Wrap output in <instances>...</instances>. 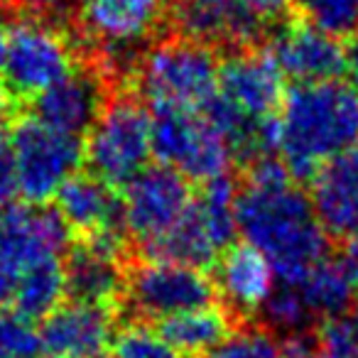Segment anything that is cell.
I'll return each mask as SVG.
<instances>
[{
    "instance_id": "6da1fadb",
    "label": "cell",
    "mask_w": 358,
    "mask_h": 358,
    "mask_svg": "<svg viewBox=\"0 0 358 358\" xmlns=\"http://www.w3.org/2000/svg\"><path fill=\"white\" fill-rule=\"evenodd\" d=\"M236 224L245 243L268 258L275 278L297 285L319 260L327 258L329 236L312 201L292 185L248 187L236 194Z\"/></svg>"
},
{
    "instance_id": "7a4b0ae2",
    "label": "cell",
    "mask_w": 358,
    "mask_h": 358,
    "mask_svg": "<svg viewBox=\"0 0 358 358\" xmlns=\"http://www.w3.org/2000/svg\"><path fill=\"white\" fill-rule=\"evenodd\" d=\"M278 130L292 179L309 182L324 162L358 145V89L338 79L292 86L280 106Z\"/></svg>"
},
{
    "instance_id": "3957f363",
    "label": "cell",
    "mask_w": 358,
    "mask_h": 358,
    "mask_svg": "<svg viewBox=\"0 0 358 358\" xmlns=\"http://www.w3.org/2000/svg\"><path fill=\"white\" fill-rule=\"evenodd\" d=\"M135 86L152 106L199 113L219 94V59L214 50L187 37L159 40L140 55Z\"/></svg>"
},
{
    "instance_id": "277c9868",
    "label": "cell",
    "mask_w": 358,
    "mask_h": 358,
    "mask_svg": "<svg viewBox=\"0 0 358 358\" xmlns=\"http://www.w3.org/2000/svg\"><path fill=\"white\" fill-rule=\"evenodd\" d=\"M152 155V118L143 101L120 94L108 99L89 130L84 157L91 174L113 189H123L145 169Z\"/></svg>"
},
{
    "instance_id": "5b68a950",
    "label": "cell",
    "mask_w": 358,
    "mask_h": 358,
    "mask_svg": "<svg viewBox=\"0 0 358 358\" xmlns=\"http://www.w3.org/2000/svg\"><path fill=\"white\" fill-rule=\"evenodd\" d=\"M74 69V42L45 15L25 13L8 25V55L3 74L13 99H37Z\"/></svg>"
},
{
    "instance_id": "8992f818",
    "label": "cell",
    "mask_w": 358,
    "mask_h": 358,
    "mask_svg": "<svg viewBox=\"0 0 358 358\" xmlns=\"http://www.w3.org/2000/svg\"><path fill=\"white\" fill-rule=\"evenodd\" d=\"M152 155L164 167L177 169L189 182L206 185L229 177L234 152L229 143L196 110L155 106Z\"/></svg>"
},
{
    "instance_id": "52a82bcc",
    "label": "cell",
    "mask_w": 358,
    "mask_h": 358,
    "mask_svg": "<svg viewBox=\"0 0 358 358\" xmlns=\"http://www.w3.org/2000/svg\"><path fill=\"white\" fill-rule=\"evenodd\" d=\"M10 148L15 187L27 204H47L84 162L81 138L47 128L32 115L15 123Z\"/></svg>"
},
{
    "instance_id": "ba28073f",
    "label": "cell",
    "mask_w": 358,
    "mask_h": 358,
    "mask_svg": "<svg viewBox=\"0 0 358 358\" xmlns=\"http://www.w3.org/2000/svg\"><path fill=\"white\" fill-rule=\"evenodd\" d=\"M216 297L214 282L201 270L162 260L133 258L125 278V292L118 312L133 322L167 319L189 309L211 307Z\"/></svg>"
},
{
    "instance_id": "9c48e42d",
    "label": "cell",
    "mask_w": 358,
    "mask_h": 358,
    "mask_svg": "<svg viewBox=\"0 0 358 358\" xmlns=\"http://www.w3.org/2000/svg\"><path fill=\"white\" fill-rule=\"evenodd\" d=\"M164 17V0H79L84 35L103 47L101 71L128 74L140 62L138 45L157 32Z\"/></svg>"
},
{
    "instance_id": "30bf717a",
    "label": "cell",
    "mask_w": 358,
    "mask_h": 358,
    "mask_svg": "<svg viewBox=\"0 0 358 358\" xmlns=\"http://www.w3.org/2000/svg\"><path fill=\"white\" fill-rule=\"evenodd\" d=\"M189 179L172 167H145L123 187V221L138 245L164 236L192 204Z\"/></svg>"
},
{
    "instance_id": "8fae6325",
    "label": "cell",
    "mask_w": 358,
    "mask_h": 358,
    "mask_svg": "<svg viewBox=\"0 0 358 358\" xmlns=\"http://www.w3.org/2000/svg\"><path fill=\"white\" fill-rule=\"evenodd\" d=\"M69 236L52 206L8 204L0 209V265L20 278L32 265L59 258L69 248Z\"/></svg>"
},
{
    "instance_id": "7c38bea8",
    "label": "cell",
    "mask_w": 358,
    "mask_h": 358,
    "mask_svg": "<svg viewBox=\"0 0 358 358\" xmlns=\"http://www.w3.org/2000/svg\"><path fill=\"white\" fill-rule=\"evenodd\" d=\"M172 17L179 37L211 50H253L268 30V25L248 10L243 0H179Z\"/></svg>"
},
{
    "instance_id": "4fadbf2b",
    "label": "cell",
    "mask_w": 358,
    "mask_h": 358,
    "mask_svg": "<svg viewBox=\"0 0 358 358\" xmlns=\"http://www.w3.org/2000/svg\"><path fill=\"white\" fill-rule=\"evenodd\" d=\"M108 103V79L101 69L76 66L71 74L32 99V118L66 135H89Z\"/></svg>"
},
{
    "instance_id": "5bb4252c",
    "label": "cell",
    "mask_w": 358,
    "mask_h": 358,
    "mask_svg": "<svg viewBox=\"0 0 358 358\" xmlns=\"http://www.w3.org/2000/svg\"><path fill=\"white\" fill-rule=\"evenodd\" d=\"M285 74L270 52L238 50L219 62V96L248 118H273L285 101Z\"/></svg>"
},
{
    "instance_id": "9a60e30c",
    "label": "cell",
    "mask_w": 358,
    "mask_h": 358,
    "mask_svg": "<svg viewBox=\"0 0 358 358\" xmlns=\"http://www.w3.org/2000/svg\"><path fill=\"white\" fill-rule=\"evenodd\" d=\"M270 57L297 84L331 81L343 74V45L309 20L280 27L270 42Z\"/></svg>"
},
{
    "instance_id": "2e32d148",
    "label": "cell",
    "mask_w": 358,
    "mask_h": 358,
    "mask_svg": "<svg viewBox=\"0 0 358 358\" xmlns=\"http://www.w3.org/2000/svg\"><path fill=\"white\" fill-rule=\"evenodd\" d=\"M214 289L226 302V309L243 327L253 314H260L275 289V273L268 258L250 243H231L216 258Z\"/></svg>"
},
{
    "instance_id": "e0dca14e",
    "label": "cell",
    "mask_w": 358,
    "mask_h": 358,
    "mask_svg": "<svg viewBox=\"0 0 358 358\" xmlns=\"http://www.w3.org/2000/svg\"><path fill=\"white\" fill-rule=\"evenodd\" d=\"M115 312L91 304H59L42 319V351L50 358H99L113 341Z\"/></svg>"
},
{
    "instance_id": "ac0fdd59",
    "label": "cell",
    "mask_w": 358,
    "mask_h": 358,
    "mask_svg": "<svg viewBox=\"0 0 358 358\" xmlns=\"http://www.w3.org/2000/svg\"><path fill=\"white\" fill-rule=\"evenodd\" d=\"M312 206L329 238L358 236V145L336 155L314 172Z\"/></svg>"
},
{
    "instance_id": "d6986e66",
    "label": "cell",
    "mask_w": 358,
    "mask_h": 358,
    "mask_svg": "<svg viewBox=\"0 0 358 358\" xmlns=\"http://www.w3.org/2000/svg\"><path fill=\"white\" fill-rule=\"evenodd\" d=\"M128 278V260L110 255L81 241L69 250L64 265V287L69 302L106 307L118 312Z\"/></svg>"
},
{
    "instance_id": "ffe728a7",
    "label": "cell",
    "mask_w": 358,
    "mask_h": 358,
    "mask_svg": "<svg viewBox=\"0 0 358 358\" xmlns=\"http://www.w3.org/2000/svg\"><path fill=\"white\" fill-rule=\"evenodd\" d=\"M59 216L66 229L81 241L106 231H125L123 204L113 187L101 182L96 174H74L55 194ZM128 234V231H125Z\"/></svg>"
},
{
    "instance_id": "44dd1931",
    "label": "cell",
    "mask_w": 358,
    "mask_h": 358,
    "mask_svg": "<svg viewBox=\"0 0 358 358\" xmlns=\"http://www.w3.org/2000/svg\"><path fill=\"white\" fill-rule=\"evenodd\" d=\"M243 329L226 307H201L172 314L157 322V334L179 353L189 358H204L219 348L226 338Z\"/></svg>"
},
{
    "instance_id": "7402d4cb",
    "label": "cell",
    "mask_w": 358,
    "mask_h": 358,
    "mask_svg": "<svg viewBox=\"0 0 358 358\" xmlns=\"http://www.w3.org/2000/svg\"><path fill=\"white\" fill-rule=\"evenodd\" d=\"M299 289L312 319L341 314L358 304V285L343 258H324L299 280Z\"/></svg>"
},
{
    "instance_id": "603a6c76",
    "label": "cell",
    "mask_w": 358,
    "mask_h": 358,
    "mask_svg": "<svg viewBox=\"0 0 358 358\" xmlns=\"http://www.w3.org/2000/svg\"><path fill=\"white\" fill-rule=\"evenodd\" d=\"M64 294V265L59 263V258H55L32 265L20 275L13 304L20 317L37 322V319L50 317L59 307Z\"/></svg>"
},
{
    "instance_id": "cb8c5ba5",
    "label": "cell",
    "mask_w": 358,
    "mask_h": 358,
    "mask_svg": "<svg viewBox=\"0 0 358 358\" xmlns=\"http://www.w3.org/2000/svg\"><path fill=\"white\" fill-rule=\"evenodd\" d=\"M312 341L322 358H358V304L319 319Z\"/></svg>"
},
{
    "instance_id": "d4e9b609",
    "label": "cell",
    "mask_w": 358,
    "mask_h": 358,
    "mask_svg": "<svg viewBox=\"0 0 358 358\" xmlns=\"http://www.w3.org/2000/svg\"><path fill=\"white\" fill-rule=\"evenodd\" d=\"M304 20L322 27L334 37H351L358 32V0H297Z\"/></svg>"
},
{
    "instance_id": "484cf974",
    "label": "cell",
    "mask_w": 358,
    "mask_h": 358,
    "mask_svg": "<svg viewBox=\"0 0 358 358\" xmlns=\"http://www.w3.org/2000/svg\"><path fill=\"white\" fill-rule=\"evenodd\" d=\"M113 358H179V353L148 324L130 322L115 334Z\"/></svg>"
},
{
    "instance_id": "4316f807",
    "label": "cell",
    "mask_w": 358,
    "mask_h": 358,
    "mask_svg": "<svg viewBox=\"0 0 358 358\" xmlns=\"http://www.w3.org/2000/svg\"><path fill=\"white\" fill-rule=\"evenodd\" d=\"M40 329L17 312L0 309V358H40Z\"/></svg>"
},
{
    "instance_id": "83f0119b",
    "label": "cell",
    "mask_w": 358,
    "mask_h": 358,
    "mask_svg": "<svg viewBox=\"0 0 358 358\" xmlns=\"http://www.w3.org/2000/svg\"><path fill=\"white\" fill-rule=\"evenodd\" d=\"M263 314L275 329L294 331V334L312 322V314H309L299 289L294 285H285V282L275 285L273 294H270L263 307Z\"/></svg>"
},
{
    "instance_id": "f1b7e54d",
    "label": "cell",
    "mask_w": 358,
    "mask_h": 358,
    "mask_svg": "<svg viewBox=\"0 0 358 358\" xmlns=\"http://www.w3.org/2000/svg\"><path fill=\"white\" fill-rule=\"evenodd\" d=\"M204 358H280V343L265 329H238Z\"/></svg>"
},
{
    "instance_id": "f546056e",
    "label": "cell",
    "mask_w": 358,
    "mask_h": 358,
    "mask_svg": "<svg viewBox=\"0 0 358 358\" xmlns=\"http://www.w3.org/2000/svg\"><path fill=\"white\" fill-rule=\"evenodd\" d=\"M15 167H13V148L10 138L0 130V209L10 204L15 194Z\"/></svg>"
},
{
    "instance_id": "4dcf8cb0",
    "label": "cell",
    "mask_w": 358,
    "mask_h": 358,
    "mask_svg": "<svg viewBox=\"0 0 358 358\" xmlns=\"http://www.w3.org/2000/svg\"><path fill=\"white\" fill-rule=\"evenodd\" d=\"M243 3L248 6V10L253 13V15H258L268 27L273 25V22L282 20V17L287 15L289 6H292V0H243Z\"/></svg>"
},
{
    "instance_id": "1f68e13d",
    "label": "cell",
    "mask_w": 358,
    "mask_h": 358,
    "mask_svg": "<svg viewBox=\"0 0 358 358\" xmlns=\"http://www.w3.org/2000/svg\"><path fill=\"white\" fill-rule=\"evenodd\" d=\"M0 3H8V6L22 8L25 13L32 15H50V13H64L71 6H76L79 0H0Z\"/></svg>"
},
{
    "instance_id": "d6a6232c",
    "label": "cell",
    "mask_w": 358,
    "mask_h": 358,
    "mask_svg": "<svg viewBox=\"0 0 358 358\" xmlns=\"http://www.w3.org/2000/svg\"><path fill=\"white\" fill-rule=\"evenodd\" d=\"M280 358H322L314 348L312 336L307 334H292L285 343H280Z\"/></svg>"
},
{
    "instance_id": "836d02e7",
    "label": "cell",
    "mask_w": 358,
    "mask_h": 358,
    "mask_svg": "<svg viewBox=\"0 0 358 358\" xmlns=\"http://www.w3.org/2000/svg\"><path fill=\"white\" fill-rule=\"evenodd\" d=\"M343 74L351 76L353 86L358 89V32L343 45Z\"/></svg>"
},
{
    "instance_id": "e575fe53",
    "label": "cell",
    "mask_w": 358,
    "mask_h": 358,
    "mask_svg": "<svg viewBox=\"0 0 358 358\" xmlns=\"http://www.w3.org/2000/svg\"><path fill=\"white\" fill-rule=\"evenodd\" d=\"M17 275L10 273L8 268H3L0 265V309L6 307V304L13 302V297H15V289H17Z\"/></svg>"
},
{
    "instance_id": "d590c367",
    "label": "cell",
    "mask_w": 358,
    "mask_h": 358,
    "mask_svg": "<svg viewBox=\"0 0 358 358\" xmlns=\"http://www.w3.org/2000/svg\"><path fill=\"white\" fill-rule=\"evenodd\" d=\"M13 101L15 99H13V94L6 89V84H0V125L13 115Z\"/></svg>"
},
{
    "instance_id": "8d00e7d4",
    "label": "cell",
    "mask_w": 358,
    "mask_h": 358,
    "mask_svg": "<svg viewBox=\"0 0 358 358\" xmlns=\"http://www.w3.org/2000/svg\"><path fill=\"white\" fill-rule=\"evenodd\" d=\"M6 55H8V22L0 20V71L6 64Z\"/></svg>"
},
{
    "instance_id": "74e56055",
    "label": "cell",
    "mask_w": 358,
    "mask_h": 358,
    "mask_svg": "<svg viewBox=\"0 0 358 358\" xmlns=\"http://www.w3.org/2000/svg\"><path fill=\"white\" fill-rule=\"evenodd\" d=\"M343 258L358 268V236H353V238L346 241V255H343Z\"/></svg>"
}]
</instances>
